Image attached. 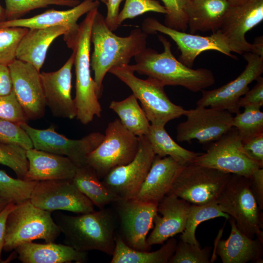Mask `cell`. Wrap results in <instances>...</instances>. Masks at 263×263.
Segmentation results:
<instances>
[{"instance_id":"1","label":"cell","mask_w":263,"mask_h":263,"mask_svg":"<svg viewBox=\"0 0 263 263\" xmlns=\"http://www.w3.org/2000/svg\"><path fill=\"white\" fill-rule=\"evenodd\" d=\"M147 38L148 34L139 28L132 30L128 36H117L108 28L105 18L97 11L91 32L94 51L90 64L99 98L106 74L114 67L129 64L132 58L146 47Z\"/></svg>"},{"instance_id":"2","label":"cell","mask_w":263,"mask_h":263,"mask_svg":"<svg viewBox=\"0 0 263 263\" xmlns=\"http://www.w3.org/2000/svg\"><path fill=\"white\" fill-rule=\"evenodd\" d=\"M164 50L158 53L146 47L134 58L135 64L131 68L138 74L153 78L163 85L180 86L194 93L212 86L215 78L211 70L207 68H189L173 56L170 43L159 35Z\"/></svg>"},{"instance_id":"3","label":"cell","mask_w":263,"mask_h":263,"mask_svg":"<svg viewBox=\"0 0 263 263\" xmlns=\"http://www.w3.org/2000/svg\"><path fill=\"white\" fill-rule=\"evenodd\" d=\"M98 8L90 11L75 33L64 36L67 46L73 51L75 73L77 120L84 125L100 117L102 108L98 101L95 84L90 70L91 32L94 19Z\"/></svg>"},{"instance_id":"4","label":"cell","mask_w":263,"mask_h":263,"mask_svg":"<svg viewBox=\"0 0 263 263\" xmlns=\"http://www.w3.org/2000/svg\"><path fill=\"white\" fill-rule=\"evenodd\" d=\"M56 218L64 244L79 251L97 250L113 255L116 219L112 211L104 208L77 216L60 213Z\"/></svg>"},{"instance_id":"5","label":"cell","mask_w":263,"mask_h":263,"mask_svg":"<svg viewBox=\"0 0 263 263\" xmlns=\"http://www.w3.org/2000/svg\"><path fill=\"white\" fill-rule=\"evenodd\" d=\"M51 213L35 206L29 199L16 204L7 218L3 250L9 252L38 239L55 242L61 231Z\"/></svg>"},{"instance_id":"6","label":"cell","mask_w":263,"mask_h":263,"mask_svg":"<svg viewBox=\"0 0 263 263\" xmlns=\"http://www.w3.org/2000/svg\"><path fill=\"white\" fill-rule=\"evenodd\" d=\"M109 73L129 87L140 102L150 124L165 126L168 122L185 115L186 110L171 102L164 85L150 77L146 79L137 77L130 65L114 67Z\"/></svg>"},{"instance_id":"7","label":"cell","mask_w":263,"mask_h":263,"mask_svg":"<svg viewBox=\"0 0 263 263\" xmlns=\"http://www.w3.org/2000/svg\"><path fill=\"white\" fill-rule=\"evenodd\" d=\"M216 202L222 211L233 218L241 232L263 242L262 210L251 190L248 178L232 174Z\"/></svg>"},{"instance_id":"8","label":"cell","mask_w":263,"mask_h":263,"mask_svg":"<svg viewBox=\"0 0 263 263\" xmlns=\"http://www.w3.org/2000/svg\"><path fill=\"white\" fill-rule=\"evenodd\" d=\"M231 174L192 163L183 168L167 195H175L190 204L215 202Z\"/></svg>"},{"instance_id":"9","label":"cell","mask_w":263,"mask_h":263,"mask_svg":"<svg viewBox=\"0 0 263 263\" xmlns=\"http://www.w3.org/2000/svg\"><path fill=\"white\" fill-rule=\"evenodd\" d=\"M104 135L102 141L87 158V165L100 179L113 168L132 161L139 146V137L125 128L119 119L108 124Z\"/></svg>"},{"instance_id":"10","label":"cell","mask_w":263,"mask_h":263,"mask_svg":"<svg viewBox=\"0 0 263 263\" xmlns=\"http://www.w3.org/2000/svg\"><path fill=\"white\" fill-rule=\"evenodd\" d=\"M141 29L148 35L158 32L169 37L180 51L178 60L189 68L197 56L206 51H217L233 58L236 57L231 52L242 54L220 30L208 36L196 35L168 27L153 18L145 19Z\"/></svg>"},{"instance_id":"11","label":"cell","mask_w":263,"mask_h":263,"mask_svg":"<svg viewBox=\"0 0 263 263\" xmlns=\"http://www.w3.org/2000/svg\"><path fill=\"white\" fill-rule=\"evenodd\" d=\"M193 163L247 178L258 169L263 168L246 154L234 127L211 143L206 152L200 153Z\"/></svg>"},{"instance_id":"12","label":"cell","mask_w":263,"mask_h":263,"mask_svg":"<svg viewBox=\"0 0 263 263\" xmlns=\"http://www.w3.org/2000/svg\"><path fill=\"white\" fill-rule=\"evenodd\" d=\"M20 126L31 140L33 148L66 156L78 167L87 165L88 155L98 146L104 135L93 132L81 139H71L57 133L53 127L38 129L27 123Z\"/></svg>"},{"instance_id":"13","label":"cell","mask_w":263,"mask_h":263,"mask_svg":"<svg viewBox=\"0 0 263 263\" xmlns=\"http://www.w3.org/2000/svg\"><path fill=\"white\" fill-rule=\"evenodd\" d=\"M187 120L176 128L179 142L196 140L201 144L212 143L233 128V115L227 111L197 106L186 110Z\"/></svg>"},{"instance_id":"14","label":"cell","mask_w":263,"mask_h":263,"mask_svg":"<svg viewBox=\"0 0 263 263\" xmlns=\"http://www.w3.org/2000/svg\"><path fill=\"white\" fill-rule=\"evenodd\" d=\"M138 137L139 148L133 159L126 165L113 168L102 180L120 200L135 198L155 157L146 136Z\"/></svg>"},{"instance_id":"15","label":"cell","mask_w":263,"mask_h":263,"mask_svg":"<svg viewBox=\"0 0 263 263\" xmlns=\"http://www.w3.org/2000/svg\"><path fill=\"white\" fill-rule=\"evenodd\" d=\"M29 200L35 206L51 212L65 210L82 214L94 210V205L72 179L38 181Z\"/></svg>"},{"instance_id":"16","label":"cell","mask_w":263,"mask_h":263,"mask_svg":"<svg viewBox=\"0 0 263 263\" xmlns=\"http://www.w3.org/2000/svg\"><path fill=\"white\" fill-rule=\"evenodd\" d=\"M247 64L242 73L234 80L211 90H202L197 106L210 107L226 110L233 113L240 111L238 103L249 90L248 85L263 73V56L253 53H244Z\"/></svg>"},{"instance_id":"17","label":"cell","mask_w":263,"mask_h":263,"mask_svg":"<svg viewBox=\"0 0 263 263\" xmlns=\"http://www.w3.org/2000/svg\"><path fill=\"white\" fill-rule=\"evenodd\" d=\"M114 204L120 222L119 235L124 242L133 249L150 251L147 238L153 226L158 204L135 198L120 200Z\"/></svg>"},{"instance_id":"18","label":"cell","mask_w":263,"mask_h":263,"mask_svg":"<svg viewBox=\"0 0 263 263\" xmlns=\"http://www.w3.org/2000/svg\"><path fill=\"white\" fill-rule=\"evenodd\" d=\"M263 19V0H252L243 5L229 6L220 30L241 51L263 56V38L253 44L245 39V34Z\"/></svg>"},{"instance_id":"19","label":"cell","mask_w":263,"mask_h":263,"mask_svg":"<svg viewBox=\"0 0 263 263\" xmlns=\"http://www.w3.org/2000/svg\"><path fill=\"white\" fill-rule=\"evenodd\" d=\"M8 66L14 92L28 120L42 118L47 106L40 72L30 63L17 59Z\"/></svg>"},{"instance_id":"20","label":"cell","mask_w":263,"mask_h":263,"mask_svg":"<svg viewBox=\"0 0 263 263\" xmlns=\"http://www.w3.org/2000/svg\"><path fill=\"white\" fill-rule=\"evenodd\" d=\"M74 61L72 53L58 70L40 73L46 106L56 117L73 119L76 116L75 104L71 95Z\"/></svg>"},{"instance_id":"21","label":"cell","mask_w":263,"mask_h":263,"mask_svg":"<svg viewBox=\"0 0 263 263\" xmlns=\"http://www.w3.org/2000/svg\"><path fill=\"white\" fill-rule=\"evenodd\" d=\"M190 204L173 195H166L158 203L153 223V229L147 238L151 246L162 244L174 235L182 233L186 227Z\"/></svg>"},{"instance_id":"22","label":"cell","mask_w":263,"mask_h":263,"mask_svg":"<svg viewBox=\"0 0 263 263\" xmlns=\"http://www.w3.org/2000/svg\"><path fill=\"white\" fill-rule=\"evenodd\" d=\"M28 170L23 180L42 181L58 179H72L77 166L69 158L38 150H26Z\"/></svg>"},{"instance_id":"23","label":"cell","mask_w":263,"mask_h":263,"mask_svg":"<svg viewBox=\"0 0 263 263\" xmlns=\"http://www.w3.org/2000/svg\"><path fill=\"white\" fill-rule=\"evenodd\" d=\"M99 0H84L72 9L56 10L51 9L35 16L0 21L1 27H19L28 29L45 28L57 26L69 27L72 33L78 28V19L100 5Z\"/></svg>"},{"instance_id":"24","label":"cell","mask_w":263,"mask_h":263,"mask_svg":"<svg viewBox=\"0 0 263 263\" xmlns=\"http://www.w3.org/2000/svg\"><path fill=\"white\" fill-rule=\"evenodd\" d=\"M183 166L169 156L157 155L135 199L147 202L158 203L169 191Z\"/></svg>"},{"instance_id":"25","label":"cell","mask_w":263,"mask_h":263,"mask_svg":"<svg viewBox=\"0 0 263 263\" xmlns=\"http://www.w3.org/2000/svg\"><path fill=\"white\" fill-rule=\"evenodd\" d=\"M231 231L225 240H220L216 254L223 263H263V242L256 238H250L241 232L232 217L229 219Z\"/></svg>"},{"instance_id":"26","label":"cell","mask_w":263,"mask_h":263,"mask_svg":"<svg viewBox=\"0 0 263 263\" xmlns=\"http://www.w3.org/2000/svg\"><path fill=\"white\" fill-rule=\"evenodd\" d=\"M71 33L69 27L63 26L29 29L17 48L16 59L30 63L40 72L53 41L60 36Z\"/></svg>"},{"instance_id":"27","label":"cell","mask_w":263,"mask_h":263,"mask_svg":"<svg viewBox=\"0 0 263 263\" xmlns=\"http://www.w3.org/2000/svg\"><path fill=\"white\" fill-rule=\"evenodd\" d=\"M15 250L22 263H83L88 260L87 252L79 251L65 244L54 242L25 243Z\"/></svg>"},{"instance_id":"28","label":"cell","mask_w":263,"mask_h":263,"mask_svg":"<svg viewBox=\"0 0 263 263\" xmlns=\"http://www.w3.org/2000/svg\"><path fill=\"white\" fill-rule=\"evenodd\" d=\"M229 6L225 0H189L187 14L190 33L219 30Z\"/></svg>"},{"instance_id":"29","label":"cell","mask_w":263,"mask_h":263,"mask_svg":"<svg viewBox=\"0 0 263 263\" xmlns=\"http://www.w3.org/2000/svg\"><path fill=\"white\" fill-rule=\"evenodd\" d=\"M176 239L170 238L160 248L154 251H141L128 246L119 234H115V247L111 263H169L174 253Z\"/></svg>"},{"instance_id":"30","label":"cell","mask_w":263,"mask_h":263,"mask_svg":"<svg viewBox=\"0 0 263 263\" xmlns=\"http://www.w3.org/2000/svg\"><path fill=\"white\" fill-rule=\"evenodd\" d=\"M72 180L78 189L99 209L120 200L103 184L88 165L77 167Z\"/></svg>"},{"instance_id":"31","label":"cell","mask_w":263,"mask_h":263,"mask_svg":"<svg viewBox=\"0 0 263 263\" xmlns=\"http://www.w3.org/2000/svg\"><path fill=\"white\" fill-rule=\"evenodd\" d=\"M155 155L169 156L183 166L193 163L200 154L187 150L175 142L165 129V126L150 124L146 135Z\"/></svg>"},{"instance_id":"32","label":"cell","mask_w":263,"mask_h":263,"mask_svg":"<svg viewBox=\"0 0 263 263\" xmlns=\"http://www.w3.org/2000/svg\"><path fill=\"white\" fill-rule=\"evenodd\" d=\"M109 108L118 115L122 125L130 132L137 137L147 135L150 123L132 94L122 100L111 101Z\"/></svg>"},{"instance_id":"33","label":"cell","mask_w":263,"mask_h":263,"mask_svg":"<svg viewBox=\"0 0 263 263\" xmlns=\"http://www.w3.org/2000/svg\"><path fill=\"white\" fill-rule=\"evenodd\" d=\"M219 217L226 219L230 217L229 215L221 211L216 201L204 205L190 204L186 227L180 236V240L200 245L195 236L198 225L204 221Z\"/></svg>"},{"instance_id":"34","label":"cell","mask_w":263,"mask_h":263,"mask_svg":"<svg viewBox=\"0 0 263 263\" xmlns=\"http://www.w3.org/2000/svg\"><path fill=\"white\" fill-rule=\"evenodd\" d=\"M38 181H28L11 177L0 170V197L15 204L30 199Z\"/></svg>"},{"instance_id":"35","label":"cell","mask_w":263,"mask_h":263,"mask_svg":"<svg viewBox=\"0 0 263 263\" xmlns=\"http://www.w3.org/2000/svg\"><path fill=\"white\" fill-rule=\"evenodd\" d=\"M261 109L245 107L233 116V127L237 130L242 142L263 133V113Z\"/></svg>"},{"instance_id":"36","label":"cell","mask_w":263,"mask_h":263,"mask_svg":"<svg viewBox=\"0 0 263 263\" xmlns=\"http://www.w3.org/2000/svg\"><path fill=\"white\" fill-rule=\"evenodd\" d=\"M79 0H5L6 20L20 19L31 11L50 5L74 7Z\"/></svg>"},{"instance_id":"37","label":"cell","mask_w":263,"mask_h":263,"mask_svg":"<svg viewBox=\"0 0 263 263\" xmlns=\"http://www.w3.org/2000/svg\"><path fill=\"white\" fill-rule=\"evenodd\" d=\"M19 27H0V63L9 65L16 59L19 44L28 31Z\"/></svg>"},{"instance_id":"38","label":"cell","mask_w":263,"mask_h":263,"mask_svg":"<svg viewBox=\"0 0 263 263\" xmlns=\"http://www.w3.org/2000/svg\"><path fill=\"white\" fill-rule=\"evenodd\" d=\"M0 164L10 168L18 178L23 180L28 168L26 150L17 145L0 142Z\"/></svg>"},{"instance_id":"39","label":"cell","mask_w":263,"mask_h":263,"mask_svg":"<svg viewBox=\"0 0 263 263\" xmlns=\"http://www.w3.org/2000/svg\"><path fill=\"white\" fill-rule=\"evenodd\" d=\"M210 249L209 246L201 249L200 245L180 240L169 263H209Z\"/></svg>"},{"instance_id":"40","label":"cell","mask_w":263,"mask_h":263,"mask_svg":"<svg viewBox=\"0 0 263 263\" xmlns=\"http://www.w3.org/2000/svg\"><path fill=\"white\" fill-rule=\"evenodd\" d=\"M148 12L164 14L167 13L165 7L156 0H126L122 10L119 13L116 22L118 27L127 19H133Z\"/></svg>"},{"instance_id":"41","label":"cell","mask_w":263,"mask_h":263,"mask_svg":"<svg viewBox=\"0 0 263 263\" xmlns=\"http://www.w3.org/2000/svg\"><path fill=\"white\" fill-rule=\"evenodd\" d=\"M167 11L164 25L170 28L185 32L188 28L187 8L189 0H161Z\"/></svg>"},{"instance_id":"42","label":"cell","mask_w":263,"mask_h":263,"mask_svg":"<svg viewBox=\"0 0 263 263\" xmlns=\"http://www.w3.org/2000/svg\"><path fill=\"white\" fill-rule=\"evenodd\" d=\"M0 142L17 145L25 150L33 148L31 140L20 124L0 118Z\"/></svg>"},{"instance_id":"43","label":"cell","mask_w":263,"mask_h":263,"mask_svg":"<svg viewBox=\"0 0 263 263\" xmlns=\"http://www.w3.org/2000/svg\"><path fill=\"white\" fill-rule=\"evenodd\" d=\"M0 118L21 124L28 120L14 91L10 94L0 95Z\"/></svg>"},{"instance_id":"44","label":"cell","mask_w":263,"mask_h":263,"mask_svg":"<svg viewBox=\"0 0 263 263\" xmlns=\"http://www.w3.org/2000/svg\"><path fill=\"white\" fill-rule=\"evenodd\" d=\"M254 87L241 97L238 103L241 107H254L261 109L263 106V77L259 76Z\"/></svg>"},{"instance_id":"45","label":"cell","mask_w":263,"mask_h":263,"mask_svg":"<svg viewBox=\"0 0 263 263\" xmlns=\"http://www.w3.org/2000/svg\"><path fill=\"white\" fill-rule=\"evenodd\" d=\"M246 154L263 168V133L242 142Z\"/></svg>"},{"instance_id":"46","label":"cell","mask_w":263,"mask_h":263,"mask_svg":"<svg viewBox=\"0 0 263 263\" xmlns=\"http://www.w3.org/2000/svg\"><path fill=\"white\" fill-rule=\"evenodd\" d=\"M250 187L256 202L262 210H263V168L256 170L248 178Z\"/></svg>"},{"instance_id":"47","label":"cell","mask_w":263,"mask_h":263,"mask_svg":"<svg viewBox=\"0 0 263 263\" xmlns=\"http://www.w3.org/2000/svg\"><path fill=\"white\" fill-rule=\"evenodd\" d=\"M123 0H108L107 4V12L105 21L108 28L112 31L118 28L116 20L119 13V6Z\"/></svg>"},{"instance_id":"48","label":"cell","mask_w":263,"mask_h":263,"mask_svg":"<svg viewBox=\"0 0 263 263\" xmlns=\"http://www.w3.org/2000/svg\"><path fill=\"white\" fill-rule=\"evenodd\" d=\"M13 91V83L9 67L0 63V95L9 94Z\"/></svg>"},{"instance_id":"49","label":"cell","mask_w":263,"mask_h":263,"mask_svg":"<svg viewBox=\"0 0 263 263\" xmlns=\"http://www.w3.org/2000/svg\"><path fill=\"white\" fill-rule=\"evenodd\" d=\"M16 205V204L13 203H10L0 212V263H3V260L1 259V254L4 244L7 218L10 212L15 207Z\"/></svg>"},{"instance_id":"50","label":"cell","mask_w":263,"mask_h":263,"mask_svg":"<svg viewBox=\"0 0 263 263\" xmlns=\"http://www.w3.org/2000/svg\"><path fill=\"white\" fill-rule=\"evenodd\" d=\"M230 6H237L244 4L252 0H225Z\"/></svg>"},{"instance_id":"51","label":"cell","mask_w":263,"mask_h":263,"mask_svg":"<svg viewBox=\"0 0 263 263\" xmlns=\"http://www.w3.org/2000/svg\"><path fill=\"white\" fill-rule=\"evenodd\" d=\"M10 202L9 201L5 199L2 198L0 197V212L5 208V207L8 205V204Z\"/></svg>"},{"instance_id":"52","label":"cell","mask_w":263,"mask_h":263,"mask_svg":"<svg viewBox=\"0 0 263 263\" xmlns=\"http://www.w3.org/2000/svg\"><path fill=\"white\" fill-rule=\"evenodd\" d=\"M6 20L5 8L0 4V21Z\"/></svg>"},{"instance_id":"53","label":"cell","mask_w":263,"mask_h":263,"mask_svg":"<svg viewBox=\"0 0 263 263\" xmlns=\"http://www.w3.org/2000/svg\"><path fill=\"white\" fill-rule=\"evenodd\" d=\"M99 0L100 2H102L103 3L105 4L106 5H107L108 0Z\"/></svg>"}]
</instances>
